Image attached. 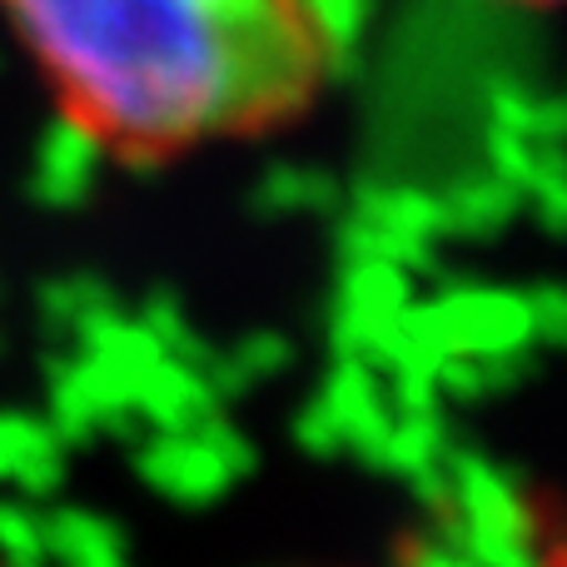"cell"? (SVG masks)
Instances as JSON below:
<instances>
[{
	"label": "cell",
	"mask_w": 567,
	"mask_h": 567,
	"mask_svg": "<svg viewBox=\"0 0 567 567\" xmlns=\"http://www.w3.org/2000/svg\"><path fill=\"white\" fill-rule=\"evenodd\" d=\"M0 20L60 115L135 165L293 125L333 70L313 0H0Z\"/></svg>",
	"instance_id": "1"
},
{
	"label": "cell",
	"mask_w": 567,
	"mask_h": 567,
	"mask_svg": "<svg viewBox=\"0 0 567 567\" xmlns=\"http://www.w3.org/2000/svg\"><path fill=\"white\" fill-rule=\"evenodd\" d=\"M513 6H538V10H548L553 0H513Z\"/></svg>",
	"instance_id": "2"
}]
</instances>
